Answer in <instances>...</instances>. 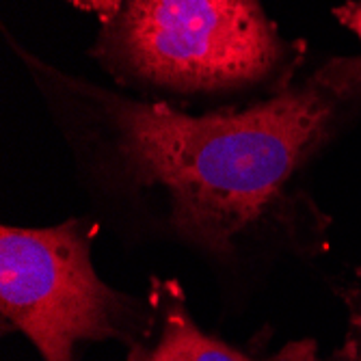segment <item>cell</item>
Returning a JSON list of instances; mask_svg holds the SVG:
<instances>
[{
	"label": "cell",
	"instance_id": "3",
	"mask_svg": "<svg viewBox=\"0 0 361 361\" xmlns=\"http://www.w3.org/2000/svg\"><path fill=\"white\" fill-rule=\"evenodd\" d=\"M97 223L70 219L54 227H3L0 316L44 361H76V348L115 340L130 348L152 324L149 299L113 290L97 277L91 247Z\"/></svg>",
	"mask_w": 361,
	"mask_h": 361
},
{
	"label": "cell",
	"instance_id": "7",
	"mask_svg": "<svg viewBox=\"0 0 361 361\" xmlns=\"http://www.w3.org/2000/svg\"><path fill=\"white\" fill-rule=\"evenodd\" d=\"M334 16L338 18V22L344 28L355 32L359 44H361V0H350V3H344V5L336 7Z\"/></svg>",
	"mask_w": 361,
	"mask_h": 361
},
{
	"label": "cell",
	"instance_id": "8",
	"mask_svg": "<svg viewBox=\"0 0 361 361\" xmlns=\"http://www.w3.org/2000/svg\"><path fill=\"white\" fill-rule=\"evenodd\" d=\"M326 361H353V357H350V350L346 348V344L342 346V350H336L329 359Z\"/></svg>",
	"mask_w": 361,
	"mask_h": 361
},
{
	"label": "cell",
	"instance_id": "4",
	"mask_svg": "<svg viewBox=\"0 0 361 361\" xmlns=\"http://www.w3.org/2000/svg\"><path fill=\"white\" fill-rule=\"evenodd\" d=\"M149 331L126 348L123 361H318L316 340H294L273 353H255L206 334L192 318L178 279L152 277Z\"/></svg>",
	"mask_w": 361,
	"mask_h": 361
},
{
	"label": "cell",
	"instance_id": "1",
	"mask_svg": "<svg viewBox=\"0 0 361 361\" xmlns=\"http://www.w3.org/2000/svg\"><path fill=\"white\" fill-rule=\"evenodd\" d=\"M42 74L95 188L156 232L221 264L305 251L324 234L301 182L361 102V56L326 61L247 109L206 115Z\"/></svg>",
	"mask_w": 361,
	"mask_h": 361
},
{
	"label": "cell",
	"instance_id": "5",
	"mask_svg": "<svg viewBox=\"0 0 361 361\" xmlns=\"http://www.w3.org/2000/svg\"><path fill=\"white\" fill-rule=\"evenodd\" d=\"M348 310H350V338L346 348L350 350L353 361H361V271H357V283L348 292Z\"/></svg>",
	"mask_w": 361,
	"mask_h": 361
},
{
	"label": "cell",
	"instance_id": "2",
	"mask_svg": "<svg viewBox=\"0 0 361 361\" xmlns=\"http://www.w3.org/2000/svg\"><path fill=\"white\" fill-rule=\"evenodd\" d=\"M301 50L262 0H126L93 54L121 82L195 95L292 80Z\"/></svg>",
	"mask_w": 361,
	"mask_h": 361
},
{
	"label": "cell",
	"instance_id": "6",
	"mask_svg": "<svg viewBox=\"0 0 361 361\" xmlns=\"http://www.w3.org/2000/svg\"><path fill=\"white\" fill-rule=\"evenodd\" d=\"M68 3L80 11L93 13L104 28L115 22V18L121 13V9L126 5V0H68Z\"/></svg>",
	"mask_w": 361,
	"mask_h": 361
}]
</instances>
